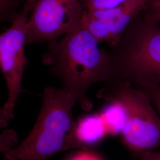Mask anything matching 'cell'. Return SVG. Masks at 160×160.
Masks as SVG:
<instances>
[{
	"mask_svg": "<svg viewBox=\"0 0 160 160\" xmlns=\"http://www.w3.org/2000/svg\"><path fill=\"white\" fill-rule=\"evenodd\" d=\"M99 43L80 26L61 40L48 43L42 57L43 63L49 67L52 74L61 80L63 87L86 112L90 111L93 105L87 95L90 88L108 80L107 49L100 48Z\"/></svg>",
	"mask_w": 160,
	"mask_h": 160,
	"instance_id": "1",
	"label": "cell"
},
{
	"mask_svg": "<svg viewBox=\"0 0 160 160\" xmlns=\"http://www.w3.org/2000/svg\"><path fill=\"white\" fill-rule=\"evenodd\" d=\"M76 100L62 87H47L40 112L32 130L18 146L3 153L4 160H48L67 151L68 138L75 121Z\"/></svg>",
	"mask_w": 160,
	"mask_h": 160,
	"instance_id": "2",
	"label": "cell"
},
{
	"mask_svg": "<svg viewBox=\"0 0 160 160\" xmlns=\"http://www.w3.org/2000/svg\"><path fill=\"white\" fill-rule=\"evenodd\" d=\"M107 52L106 83L126 81L134 86L143 83L160 86V24L145 21L140 14Z\"/></svg>",
	"mask_w": 160,
	"mask_h": 160,
	"instance_id": "3",
	"label": "cell"
},
{
	"mask_svg": "<svg viewBox=\"0 0 160 160\" xmlns=\"http://www.w3.org/2000/svg\"><path fill=\"white\" fill-rule=\"evenodd\" d=\"M98 97L115 100L125 109V126L121 133L125 146L139 156L160 147V117L147 94L126 81L106 83Z\"/></svg>",
	"mask_w": 160,
	"mask_h": 160,
	"instance_id": "4",
	"label": "cell"
},
{
	"mask_svg": "<svg viewBox=\"0 0 160 160\" xmlns=\"http://www.w3.org/2000/svg\"><path fill=\"white\" fill-rule=\"evenodd\" d=\"M36 0H26L23 8L12 22L11 26L0 33V70L8 91L4 106L14 115L22 92L24 70L29 62L25 53L29 16Z\"/></svg>",
	"mask_w": 160,
	"mask_h": 160,
	"instance_id": "5",
	"label": "cell"
},
{
	"mask_svg": "<svg viewBox=\"0 0 160 160\" xmlns=\"http://www.w3.org/2000/svg\"><path fill=\"white\" fill-rule=\"evenodd\" d=\"M82 0H36L27 28V43H48L79 28Z\"/></svg>",
	"mask_w": 160,
	"mask_h": 160,
	"instance_id": "6",
	"label": "cell"
},
{
	"mask_svg": "<svg viewBox=\"0 0 160 160\" xmlns=\"http://www.w3.org/2000/svg\"><path fill=\"white\" fill-rule=\"evenodd\" d=\"M148 5V2L145 0H132L114 8L85 10L80 26L99 43L106 42L112 47Z\"/></svg>",
	"mask_w": 160,
	"mask_h": 160,
	"instance_id": "7",
	"label": "cell"
},
{
	"mask_svg": "<svg viewBox=\"0 0 160 160\" xmlns=\"http://www.w3.org/2000/svg\"><path fill=\"white\" fill-rule=\"evenodd\" d=\"M108 134L100 114H90L75 122L68 138L67 151L85 148L100 142Z\"/></svg>",
	"mask_w": 160,
	"mask_h": 160,
	"instance_id": "8",
	"label": "cell"
},
{
	"mask_svg": "<svg viewBox=\"0 0 160 160\" xmlns=\"http://www.w3.org/2000/svg\"><path fill=\"white\" fill-rule=\"evenodd\" d=\"M108 104L100 115L108 133L113 136L121 134L126 124L125 109L121 103L115 100L106 101Z\"/></svg>",
	"mask_w": 160,
	"mask_h": 160,
	"instance_id": "9",
	"label": "cell"
},
{
	"mask_svg": "<svg viewBox=\"0 0 160 160\" xmlns=\"http://www.w3.org/2000/svg\"><path fill=\"white\" fill-rule=\"evenodd\" d=\"M14 115L12 114L3 105L0 107V129L8 126ZM18 142L16 132L13 130H6L0 133V152L2 154L14 148Z\"/></svg>",
	"mask_w": 160,
	"mask_h": 160,
	"instance_id": "10",
	"label": "cell"
},
{
	"mask_svg": "<svg viewBox=\"0 0 160 160\" xmlns=\"http://www.w3.org/2000/svg\"><path fill=\"white\" fill-rule=\"evenodd\" d=\"M26 0H0V23L11 22L17 17Z\"/></svg>",
	"mask_w": 160,
	"mask_h": 160,
	"instance_id": "11",
	"label": "cell"
},
{
	"mask_svg": "<svg viewBox=\"0 0 160 160\" xmlns=\"http://www.w3.org/2000/svg\"><path fill=\"white\" fill-rule=\"evenodd\" d=\"M132 0H82L86 10H95L114 8ZM150 2V0H145Z\"/></svg>",
	"mask_w": 160,
	"mask_h": 160,
	"instance_id": "12",
	"label": "cell"
},
{
	"mask_svg": "<svg viewBox=\"0 0 160 160\" xmlns=\"http://www.w3.org/2000/svg\"><path fill=\"white\" fill-rule=\"evenodd\" d=\"M135 87L147 94L160 117V86L152 83H143Z\"/></svg>",
	"mask_w": 160,
	"mask_h": 160,
	"instance_id": "13",
	"label": "cell"
},
{
	"mask_svg": "<svg viewBox=\"0 0 160 160\" xmlns=\"http://www.w3.org/2000/svg\"><path fill=\"white\" fill-rule=\"evenodd\" d=\"M141 16L148 22L160 24V1L148 4Z\"/></svg>",
	"mask_w": 160,
	"mask_h": 160,
	"instance_id": "14",
	"label": "cell"
},
{
	"mask_svg": "<svg viewBox=\"0 0 160 160\" xmlns=\"http://www.w3.org/2000/svg\"><path fill=\"white\" fill-rule=\"evenodd\" d=\"M67 160H101L95 155L86 152H81L70 157Z\"/></svg>",
	"mask_w": 160,
	"mask_h": 160,
	"instance_id": "15",
	"label": "cell"
},
{
	"mask_svg": "<svg viewBox=\"0 0 160 160\" xmlns=\"http://www.w3.org/2000/svg\"><path fill=\"white\" fill-rule=\"evenodd\" d=\"M141 160H160V151H149L139 156Z\"/></svg>",
	"mask_w": 160,
	"mask_h": 160,
	"instance_id": "16",
	"label": "cell"
},
{
	"mask_svg": "<svg viewBox=\"0 0 160 160\" xmlns=\"http://www.w3.org/2000/svg\"><path fill=\"white\" fill-rule=\"evenodd\" d=\"M157 1H160V0H150L149 4L153 3V2H157Z\"/></svg>",
	"mask_w": 160,
	"mask_h": 160,
	"instance_id": "17",
	"label": "cell"
}]
</instances>
